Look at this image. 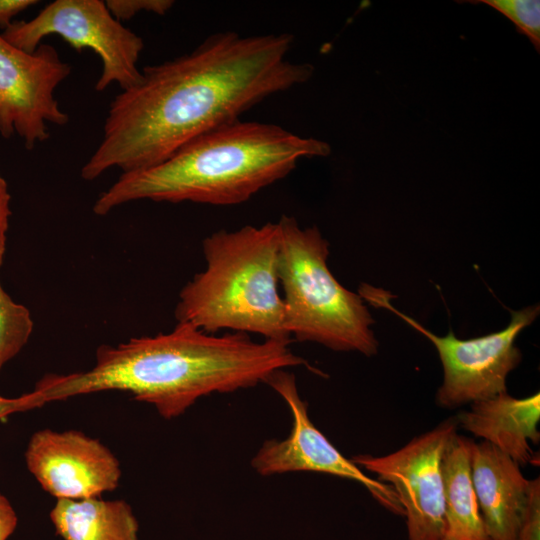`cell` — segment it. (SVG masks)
<instances>
[{
	"mask_svg": "<svg viewBox=\"0 0 540 540\" xmlns=\"http://www.w3.org/2000/svg\"><path fill=\"white\" fill-rule=\"evenodd\" d=\"M293 39L220 32L190 53L145 66L139 82L110 103L102 141L81 177L92 181L111 168L128 173L154 166L269 96L306 82L313 67L287 58Z\"/></svg>",
	"mask_w": 540,
	"mask_h": 540,
	"instance_id": "1",
	"label": "cell"
},
{
	"mask_svg": "<svg viewBox=\"0 0 540 540\" xmlns=\"http://www.w3.org/2000/svg\"><path fill=\"white\" fill-rule=\"evenodd\" d=\"M301 365L308 366L289 342H256L246 333L215 335L177 323L168 333L101 345L90 370L47 374L32 393L38 408L83 394L124 391L172 419L203 396L250 388L278 370Z\"/></svg>",
	"mask_w": 540,
	"mask_h": 540,
	"instance_id": "2",
	"label": "cell"
},
{
	"mask_svg": "<svg viewBox=\"0 0 540 540\" xmlns=\"http://www.w3.org/2000/svg\"><path fill=\"white\" fill-rule=\"evenodd\" d=\"M330 146L278 125L237 120L184 144L162 162L122 173L93 205L96 215L136 200L235 205Z\"/></svg>",
	"mask_w": 540,
	"mask_h": 540,
	"instance_id": "3",
	"label": "cell"
},
{
	"mask_svg": "<svg viewBox=\"0 0 540 540\" xmlns=\"http://www.w3.org/2000/svg\"><path fill=\"white\" fill-rule=\"evenodd\" d=\"M280 239L278 221L207 236L205 269L181 289L177 323L209 334L230 330L290 343L278 289Z\"/></svg>",
	"mask_w": 540,
	"mask_h": 540,
	"instance_id": "4",
	"label": "cell"
},
{
	"mask_svg": "<svg viewBox=\"0 0 540 540\" xmlns=\"http://www.w3.org/2000/svg\"><path fill=\"white\" fill-rule=\"evenodd\" d=\"M278 223V278L290 338L334 351L375 355L374 320L360 295L342 286L331 273L327 265L329 244L320 231L301 228L295 218L286 215Z\"/></svg>",
	"mask_w": 540,
	"mask_h": 540,
	"instance_id": "5",
	"label": "cell"
},
{
	"mask_svg": "<svg viewBox=\"0 0 540 540\" xmlns=\"http://www.w3.org/2000/svg\"><path fill=\"white\" fill-rule=\"evenodd\" d=\"M358 294L371 305L395 313L436 347L444 370V379L437 391L436 403L445 409L458 408L507 392V376L521 361V352L515 346V340L539 314L538 305L513 311L511 321L505 329L482 337L461 340L456 338L451 330L444 337L430 332L395 309L390 303L392 295L383 289L361 284Z\"/></svg>",
	"mask_w": 540,
	"mask_h": 540,
	"instance_id": "6",
	"label": "cell"
},
{
	"mask_svg": "<svg viewBox=\"0 0 540 540\" xmlns=\"http://www.w3.org/2000/svg\"><path fill=\"white\" fill-rule=\"evenodd\" d=\"M1 35L28 53L49 35L60 36L78 52L92 49L102 61V72L95 84L98 92L114 82L127 90L141 79L137 62L144 42L124 27L102 0H56L33 19L12 22Z\"/></svg>",
	"mask_w": 540,
	"mask_h": 540,
	"instance_id": "7",
	"label": "cell"
},
{
	"mask_svg": "<svg viewBox=\"0 0 540 540\" xmlns=\"http://www.w3.org/2000/svg\"><path fill=\"white\" fill-rule=\"evenodd\" d=\"M457 427L456 418H449L393 453L350 459L393 488L406 517L408 540L445 538L443 457Z\"/></svg>",
	"mask_w": 540,
	"mask_h": 540,
	"instance_id": "8",
	"label": "cell"
},
{
	"mask_svg": "<svg viewBox=\"0 0 540 540\" xmlns=\"http://www.w3.org/2000/svg\"><path fill=\"white\" fill-rule=\"evenodd\" d=\"M70 73L53 46L40 44L28 53L0 34V134L9 138L16 133L33 149L49 138L48 123L65 125L69 116L54 92Z\"/></svg>",
	"mask_w": 540,
	"mask_h": 540,
	"instance_id": "9",
	"label": "cell"
},
{
	"mask_svg": "<svg viewBox=\"0 0 540 540\" xmlns=\"http://www.w3.org/2000/svg\"><path fill=\"white\" fill-rule=\"evenodd\" d=\"M289 406L293 417L290 435L283 440H267L251 460L263 476L286 472H318L356 481L389 512L404 516L393 488L367 476L360 467L342 455L309 418L307 404L298 393L295 376L285 370L271 374L265 382Z\"/></svg>",
	"mask_w": 540,
	"mask_h": 540,
	"instance_id": "10",
	"label": "cell"
},
{
	"mask_svg": "<svg viewBox=\"0 0 540 540\" xmlns=\"http://www.w3.org/2000/svg\"><path fill=\"white\" fill-rule=\"evenodd\" d=\"M25 461L42 489L57 499L97 498L115 490L121 478L120 462L111 450L77 430L36 431Z\"/></svg>",
	"mask_w": 540,
	"mask_h": 540,
	"instance_id": "11",
	"label": "cell"
},
{
	"mask_svg": "<svg viewBox=\"0 0 540 540\" xmlns=\"http://www.w3.org/2000/svg\"><path fill=\"white\" fill-rule=\"evenodd\" d=\"M471 474L490 539L516 540L529 490L520 466L491 444L473 441Z\"/></svg>",
	"mask_w": 540,
	"mask_h": 540,
	"instance_id": "12",
	"label": "cell"
},
{
	"mask_svg": "<svg viewBox=\"0 0 540 540\" xmlns=\"http://www.w3.org/2000/svg\"><path fill=\"white\" fill-rule=\"evenodd\" d=\"M457 424L481 438L519 466L539 465L531 444L538 445L540 395L515 398L507 392L471 403L468 411L456 418Z\"/></svg>",
	"mask_w": 540,
	"mask_h": 540,
	"instance_id": "13",
	"label": "cell"
},
{
	"mask_svg": "<svg viewBox=\"0 0 540 540\" xmlns=\"http://www.w3.org/2000/svg\"><path fill=\"white\" fill-rule=\"evenodd\" d=\"M50 519L63 540H139L137 518L124 500L57 499Z\"/></svg>",
	"mask_w": 540,
	"mask_h": 540,
	"instance_id": "14",
	"label": "cell"
},
{
	"mask_svg": "<svg viewBox=\"0 0 540 540\" xmlns=\"http://www.w3.org/2000/svg\"><path fill=\"white\" fill-rule=\"evenodd\" d=\"M473 440L456 434L443 457L446 533L444 540H491L471 474Z\"/></svg>",
	"mask_w": 540,
	"mask_h": 540,
	"instance_id": "15",
	"label": "cell"
},
{
	"mask_svg": "<svg viewBox=\"0 0 540 540\" xmlns=\"http://www.w3.org/2000/svg\"><path fill=\"white\" fill-rule=\"evenodd\" d=\"M32 330L28 308L13 301L0 283V371L27 344Z\"/></svg>",
	"mask_w": 540,
	"mask_h": 540,
	"instance_id": "16",
	"label": "cell"
},
{
	"mask_svg": "<svg viewBox=\"0 0 540 540\" xmlns=\"http://www.w3.org/2000/svg\"><path fill=\"white\" fill-rule=\"evenodd\" d=\"M485 3L508 19L521 34L529 38L537 52L540 51V1L538 0H478L465 1Z\"/></svg>",
	"mask_w": 540,
	"mask_h": 540,
	"instance_id": "17",
	"label": "cell"
},
{
	"mask_svg": "<svg viewBox=\"0 0 540 540\" xmlns=\"http://www.w3.org/2000/svg\"><path fill=\"white\" fill-rule=\"evenodd\" d=\"M516 540H540V480H529L526 506Z\"/></svg>",
	"mask_w": 540,
	"mask_h": 540,
	"instance_id": "18",
	"label": "cell"
},
{
	"mask_svg": "<svg viewBox=\"0 0 540 540\" xmlns=\"http://www.w3.org/2000/svg\"><path fill=\"white\" fill-rule=\"evenodd\" d=\"M105 4L117 20H129L139 12L164 15L173 6L172 0H107Z\"/></svg>",
	"mask_w": 540,
	"mask_h": 540,
	"instance_id": "19",
	"label": "cell"
},
{
	"mask_svg": "<svg viewBox=\"0 0 540 540\" xmlns=\"http://www.w3.org/2000/svg\"><path fill=\"white\" fill-rule=\"evenodd\" d=\"M10 199L7 183L0 174V266L6 251V235L11 216Z\"/></svg>",
	"mask_w": 540,
	"mask_h": 540,
	"instance_id": "20",
	"label": "cell"
},
{
	"mask_svg": "<svg viewBox=\"0 0 540 540\" xmlns=\"http://www.w3.org/2000/svg\"><path fill=\"white\" fill-rule=\"evenodd\" d=\"M17 524L18 517L12 504L0 492V540H7L14 533Z\"/></svg>",
	"mask_w": 540,
	"mask_h": 540,
	"instance_id": "21",
	"label": "cell"
},
{
	"mask_svg": "<svg viewBox=\"0 0 540 540\" xmlns=\"http://www.w3.org/2000/svg\"><path fill=\"white\" fill-rule=\"evenodd\" d=\"M34 409L31 392L16 398H7L0 395V420L7 416Z\"/></svg>",
	"mask_w": 540,
	"mask_h": 540,
	"instance_id": "22",
	"label": "cell"
},
{
	"mask_svg": "<svg viewBox=\"0 0 540 540\" xmlns=\"http://www.w3.org/2000/svg\"><path fill=\"white\" fill-rule=\"evenodd\" d=\"M37 3L35 0H0V26L6 29L13 17Z\"/></svg>",
	"mask_w": 540,
	"mask_h": 540,
	"instance_id": "23",
	"label": "cell"
}]
</instances>
